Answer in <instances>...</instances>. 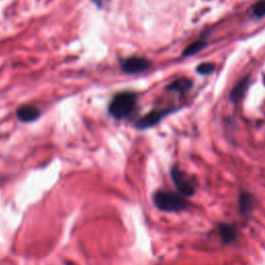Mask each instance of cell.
Here are the masks:
<instances>
[{"mask_svg":"<svg viewBox=\"0 0 265 265\" xmlns=\"http://www.w3.org/2000/svg\"><path fill=\"white\" fill-rule=\"evenodd\" d=\"M137 105V94L131 91H122L117 93L109 105V113L115 119H124L128 117Z\"/></svg>","mask_w":265,"mask_h":265,"instance_id":"6da1fadb","label":"cell"},{"mask_svg":"<svg viewBox=\"0 0 265 265\" xmlns=\"http://www.w3.org/2000/svg\"><path fill=\"white\" fill-rule=\"evenodd\" d=\"M155 205L167 213H177L185 209L186 202L184 199L173 192L170 191H159L154 195Z\"/></svg>","mask_w":265,"mask_h":265,"instance_id":"7a4b0ae2","label":"cell"},{"mask_svg":"<svg viewBox=\"0 0 265 265\" xmlns=\"http://www.w3.org/2000/svg\"><path fill=\"white\" fill-rule=\"evenodd\" d=\"M121 70L129 75L140 74L149 69L150 61L144 57H129L120 61Z\"/></svg>","mask_w":265,"mask_h":265,"instance_id":"3957f363","label":"cell"},{"mask_svg":"<svg viewBox=\"0 0 265 265\" xmlns=\"http://www.w3.org/2000/svg\"><path fill=\"white\" fill-rule=\"evenodd\" d=\"M171 176L177 190L184 196H192L195 193V187L190 178L177 168H173Z\"/></svg>","mask_w":265,"mask_h":265,"instance_id":"277c9868","label":"cell"},{"mask_svg":"<svg viewBox=\"0 0 265 265\" xmlns=\"http://www.w3.org/2000/svg\"><path fill=\"white\" fill-rule=\"evenodd\" d=\"M41 116V111L37 107L32 105H24L18 108L17 117L22 122H31Z\"/></svg>","mask_w":265,"mask_h":265,"instance_id":"5b68a950","label":"cell"},{"mask_svg":"<svg viewBox=\"0 0 265 265\" xmlns=\"http://www.w3.org/2000/svg\"><path fill=\"white\" fill-rule=\"evenodd\" d=\"M170 110H161V111H152L144 117H142L136 124L139 128H147L156 125L162 118H164Z\"/></svg>","mask_w":265,"mask_h":265,"instance_id":"8992f818","label":"cell"},{"mask_svg":"<svg viewBox=\"0 0 265 265\" xmlns=\"http://www.w3.org/2000/svg\"><path fill=\"white\" fill-rule=\"evenodd\" d=\"M254 206H255L254 198L250 194H248V193H242L240 195V197H239V210H240V213L244 217H248L253 212Z\"/></svg>","mask_w":265,"mask_h":265,"instance_id":"52a82bcc","label":"cell"},{"mask_svg":"<svg viewBox=\"0 0 265 265\" xmlns=\"http://www.w3.org/2000/svg\"><path fill=\"white\" fill-rule=\"evenodd\" d=\"M219 233L221 238L226 242H232L236 239L237 237V231L234 227H232L231 225H227V224H222L219 227Z\"/></svg>","mask_w":265,"mask_h":265,"instance_id":"ba28073f","label":"cell"},{"mask_svg":"<svg viewBox=\"0 0 265 265\" xmlns=\"http://www.w3.org/2000/svg\"><path fill=\"white\" fill-rule=\"evenodd\" d=\"M191 87H192V82L190 80L185 79V78H181V79H178V80L174 81L168 87V89L178 91V92H185V91L190 90Z\"/></svg>","mask_w":265,"mask_h":265,"instance_id":"9c48e42d","label":"cell"},{"mask_svg":"<svg viewBox=\"0 0 265 265\" xmlns=\"http://www.w3.org/2000/svg\"><path fill=\"white\" fill-rule=\"evenodd\" d=\"M248 87V82L247 80H242L241 82H239V84L233 89V91L231 92V100L233 102H238L239 100H241V98L243 97V94L245 93Z\"/></svg>","mask_w":265,"mask_h":265,"instance_id":"30bf717a","label":"cell"},{"mask_svg":"<svg viewBox=\"0 0 265 265\" xmlns=\"http://www.w3.org/2000/svg\"><path fill=\"white\" fill-rule=\"evenodd\" d=\"M205 43L202 42V41H198L196 43H193L192 45H190L183 52V56H191V55H194L196 54L197 52L201 51L204 47H205Z\"/></svg>","mask_w":265,"mask_h":265,"instance_id":"8fae6325","label":"cell"},{"mask_svg":"<svg viewBox=\"0 0 265 265\" xmlns=\"http://www.w3.org/2000/svg\"><path fill=\"white\" fill-rule=\"evenodd\" d=\"M216 69V65L214 63H202L198 66V73H200L202 75H209L213 73Z\"/></svg>","mask_w":265,"mask_h":265,"instance_id":"7c38bea8","label":"cell"},{"mask_svg":"<svg viewBox=\"0 0 265 265\" xmlns=\"http://www.w3.org/2000/svg\"><path fill=\"white\" fill-rule=\"evenodd\" d=\"M253 13L256 17H259V18L265 16V0H261V2L257 3L253 7Z\"/></svg>","mask_w":265,"mask_h":265,"instance_id":"4fadbf2b","label":"cell"}]
</instances>
